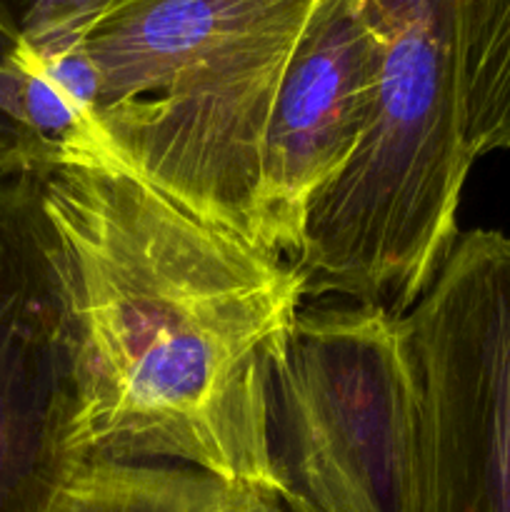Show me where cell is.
<instances>
[{
	"mask_svg": "<svg viewBox=\"0 0 510 512\" xmlns=\"http://www.w3.org/2000/svg\"><path fill=\"white\" fill-rule=\"evenodd\" d=\"M38 180L68 313L75 458L190 465L278 500L268 395L305 298L298 268L118 163Z\"/></svg>",
	"mask_w": 510,
	"mask_h": 512,
	"instance_id": "1",
	"label": "cell"
},
{
	"mask_svg": "<svg viewBox=\"0 0 510 512\" xmlns=\"http://www.w3.org/2000/svg\"><path fill=\"white\" fill-rule=\"evenodd\" d=\"M320 0H113L83 30L105 163L255 243L263 140Z\"/></svg>",
	"mask_w": 510,
	"mask_h": 512,
	"instance_id": "2",
	"label": "cell"
},
{
	"mask_svg": "<svg viewBox=\"0 0 510 512\" xmlns=\"http://www.w3.org/2000/svg\"><path fill=\"white\" fill-rule=\"evenodd\" d=\"M378 50L358 150L315 200L295 268L305 298L415 308L458 240L473 165L450 0H368Z\"/></svg>",
	"mask_w": 510,
	"mask_h": 512,
	"instance_id": "3",
	"label": "cell"
},
{
	"mask_svg": "<svg viewBox=\"0 0 510 512\" xmlns=\"http://www.w3.org/2000/svg\"><path fill=\"white\" fill-rule=\"evenodd\" d=\"M283 512H418L420 383L380 305L300 308L268 395Z\"/></svg>",
	"mask_w": 510,
	"mask_h": 512,
	"instance_id": "4",
	"label": "cell"
},
{
	"mask_svg": "<svg viewBox=\"0 0 510 512\" xmlns=\"http://www.w3.org/2000/svg\"><path fill=\"white\" fill-rule=\"evenodd\" d=\"M405 323L420 383L418 512H510V235L460 233Z\"/></svg>",
	"mask_w": 510,
	"mask_h": 512,
	"instance_id": "5",
	"label": "cell"
},
{
	"mask_svg": "<svg viewBox=\"0 0 510 512\" xmlns=\"http://www.w3.org/2000/svg\"><path fill=\"white\" fill-rule=\"evenodd\" d=\"M73 360L38 175L0 173V512H48L70 450Z\"/></svg>",
	"mask_w": 510,
	"mask_h": 512,
	"instance_id": "6",
	"label": "cell"
},
{
	"mask_svg": "<svg viewBox=\"0 0 510 512\" xmlns=\"http://www.w3.org/2000/svg\"><path fill=\"white\" fill-rule=\"evenodd\" d=\"M375 50L368 0H320L285 68L263 140L255 245L270 255L298 260L315 200L358 150Z\"/></svg>",
	"mask_w": 510,
	"mask_h": 512,
	"instance_id": "7",
	"label": "cell"
},
{
	"mask_svg": "<svg viewBox=\"0 0 510 512\" xmlns=\"http://www.w3.org/2000/svg\"><path fill=\"white\" fill-rule=\"evenodd\" d=\"M48 512H283L258 488L178 463L80 460Z\"/></svg>",
	"mask_w": 510,
	"mask_h": 512,
	"instance_id": "8",
	"label": "cell"
},
{
	"mask_svg": "<svg viewBox=\"0 0 510 512\" xmlns=\"http://www.w3.org/2000/svg\"><path fill=\"white\" fill-rule=\"evenodd\" d=\"M470 160L510 148V0H450Z\"/></svg>",
	"mask_w": 510,
	"mask_h": 512,
	"instance_id": "9",
	"label": "cell"
},
{
	"mask_svg": "<svg viewBox=\"0 0 510 512\" xmlns=\"http://www.w3.org/2000/svg\"><path fill=\"white\" fill-rule=\"evenodd\" d=\"M113 0H0V53L18 43L83 33Z\"/></svg>",
	"mask_w": 510,
	"mask_h": 512,
	"instance_id": "10",
	"label": "cell"
},
{
	"mask_svg": "<svg viewBox=\"0 0 510 512\" xmlns=\"http://www.w3.org/2000/svg\"><path fill=\"white\" fill-rule=\"evenodd\" d=\"M0 173L33 175V158H30L28 143H25L23 133L3 113H0Z\"/></svg>",
	"mask_w": 510,
	"mask_h": 512,
	"instance_id": "11",
	"label": "cell"
}]
</instances>
